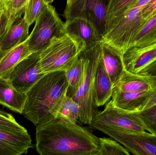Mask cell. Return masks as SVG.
I'll list each match as a JSON object with an SVG mask.
<instances>
[{
    "mask_svg": "<svg viewBox=\"0 0 156 155\" xmlns=\"http://www.w3.org/2000/svg\"><path fill=\"white\" fill-rule=\"evenodd\" d=\"M151 0H138L130 8L134 7H143L145 6Z\"/></svg>",
    "mask_w": 156,
    "mask_h": 155,
    "instance_id": "cell-34",
    "label": "cell"
},
{
    "mask_svg": "<svg viewBox=\"0 0 156 155\" xmlns=\"http://www.w3.org/2000/svg\"><path fill=\"white\" fill-rule=\"evenodd\" d=\"M156 90V87L147 91L124 92L114 87L111 101L117 108L129 112H137Z\"/></svg>",
    "mask_w": 156,
    "mask_h": 155,
    "instance_id": "cell-14",
    "label": "cell"
},
{
    "mask_svg": "<svg viewBox=\"0 0 156 155\" xmlns=\"http://www.w3.org/2000/svg\"><path fill=\"white\" fill-rule=\"evenodd\" d=\"M29 0H9L5 5L9 15L10 26L24 13Z\"/></svg>",
    "mask_w": 156,
    "mask_h": 155,
    "instance_id": "cell-26",
    "label": "cell"
},
{
    "mask_svg": "<svg viewBox=\"0 0 156 155\" xmlns=\"http://www.w3.org/2000/svg\"><path fill=\"white\" fill-rule=\"evenodd\" d=\"M9 0H4V2L5 5V4H6V3L8 2H9Z\"/></svg>",
    "mask_w": 156,
    "mask_h": 155,
    "instance_id": "cell-38",
    "label": "cell"
},
{
    "mask_svg": "<svg viewBox=\"0 0 156 155\" xmlns=\"http://www.w3.org/2000/svg\"><path fill=\"white\" fill-rule=\"evenodd\" d=\"M101 44L105 66L114 86L125 70L122 54L105 42L101 41Z\"/></svg>",
    "mask_w": 156,
    "mask_h": 155,
    "instance_id": "cell-17",
    "label": "cell"
},
{
    "mask_svg": "<svg viewBox=\"0 0 156 155\" xmlns=\"http://www.w3.org/2000/svg\"><path fill=\"white\" fill-rule=\"evenodd\" d=\"M32 53L27 40L6 52L0 58V77L8 80L16 66Z\"/></svg>",
    "mask_w": 156,
    "mask_h": 155,
    "instance_id": "cell-19",
    "label": "cell"
},
{
    "mask_svg": "<svg viewBox=\"0 0 156 155\" xmlns=\"http://www.w3.org/2000/svg\"><path fill=\"white\" fill-rule=\"evenodd\" d=\"M156 104V90L139 108L138 112L143 111Z\"/></svg>",
    "mask_w": 156,
    "mask_h": 155,
    "instance_id": "cell-33",
    "label": "cell"
},
{
    "mask_svg": "<svg viewBox=\"0 0 156 155\" xmlns=\"http://www.w3.org/2000/svg\"><path fill=\"white\" fill-rule=\"evenodd\" d=\"M54 1V0H44L46 4H50L53 2Z\"/></svg>",
    "mask_w": 156,
    "mask_h": 155,
    "instance_id": "cell-37",
    "label": "cell"
},
{
    "mask_svg": "<svg viewBox=\"0 0 156 155\" xmlns=\"http://www.w3.org/2000/svg\"><path fill=\"white\" fill-rule=\"evenodd\" d=\"M155 42L156 14L149 18L141 28L133 40L130 48L134 46H144Z\"/></svg>",
    "mask_w": 156,
    "mask_h": 155,
    "instance_id": "cell-22",
    "label": "cell"
},
{
    "mask_svg": "<svg viewBox=\"0 0 156 155\" xmlns=\"http://www.w3.org/2000/svg\"><path fill=\"white\" fill-rule=\"evenodd\" d=\"M68 87L65 71L46 74L27 93L22 114L36 126L54 119Z\"/></svg>",
    "mask_w": 156,
    "mask_h": 155,
    "instance_id": "cell-2",
    "label": "cell"
},
{
    "mask_svg": "<svg viewBox=\"0 0 156 155\" xmlns=\"http://www.w3.org/2000/svg\"><path fill=\"white\" fill-rule=\"evenodd\" d=\"M138 0H111L107 14L105 24L121 16Z\"/></svg>",
    "mask_w": 156,
    "mask_h": 155,
    "instance_id": "cell-25",
    "label": "cell"
},
{
    "mask_svg": "<svg viewBox=\"0 0 156 155\" xmlns=\"http://www.w3.org/2000/svg\"><path fill=\"white\" fill-rule=\"evenodd\" d=\"M10 27L9 14L5 7L0 10V38Z\"/></svg>",
    "mask_w": 156,
    "mask_h": 155,
    "instance_id": "cell-31",
    "label": "cell"
},
{
    "mask_svg": "<svg viewBox=\"0 0 156 155\" xmlns=\"http://www.w3.org/2000/svg\"><path fill=\"white\" fill-rule=\"evenodd\" d=\"M39 59V52L33 53L13 70L8 80L17 91L27 93L44 75L40 68Z\"/></svg>",
    "mask_w": 156,
    "mask_h": 155,
    "instance_id": "cell-10",
    "label": "cell"
},
{
    "mask_svg": "<svg viewBox=\"0 0 156 155\" xmlns=\"http://www.w3.org/2000/svg\"><path fill=\"white\" fill-rule=\"evenodd\" d=\"M144 7L129 8L121 16L105 24L101 41L123 54L130 48L134 38L148 20L142 16Z\"/></svg>",
    "mask_w": 156,
    "mask_h": 155,
    "instance_id": "cell-4",
    "label": "cell"
},
{
    "mask_svg": "<svg viewBox=\"0 0 156 155\" xmlns=\"http://www.w3.org/2000/svg\"><path fill=\"white\" fill-rule=\"evenodd\" d=\"M138 74L148 77L153 87H156V60Z\"/></svg>",
    "mask_w": 156,
    "mask_h": 155,
    "instance_id": "cell-30",
    "label": "cell"
},
{
    "mask_svg": "<svg viewBox=\"0 0 156 155\" xmlns=\"http://www.w3.org/2000/svg\"><path fill=\"white\" fill-rule=\"evenodd\" d=\"M64 32L80 45L83 50L101 41L92 25L80 18L66 21Z\"/></svg>",
    "mask_w": 156,
    "mask_h": 155,
    "instance_id": "cell-13",
    "label": "cell"
},
{
    "mask_svg": "<svg viewBox=\"0 0 156 155\" xmlns=\"http://www.w3.org/2000/svg\"><path fill=\"white\" fill-rule=\"evenodd\" d=\"M129 151L117 141L110 138H99V150L95 155H129Z\"/></svg>",
    "mask_w": 156,
    "mask_h": 155,
    "instance_id": "cell-24",
    "label": "cell"
},
{
    "mask_svg": "<svg viewBox=\"0 0 156 155\" xmlns=\"http://www.w3.org/2000/svg\"><path fill=\"white\" fill-rule=\"evenodd\" d=\"M76 1V0H67L66 6V7H67V6L71 5Z\"/></svg>",
    "mask_w": 156,
    "mask_h": 155,
    "instance_id": "cell-36",
    "label": "cell"
},
{
    "mask_svg": "<svg viewBox=\"0 0 156 155\" xmlns=\"http://www.w3.org/2000/svg\"><path fill=\"white\" fill-rule=\"evenodd\" d=\"M88 125L90 128L95 126L102 125L133 132L146 131L142 121L134 112L117 108L114 106L112 101L106 104L104 110L96 113Z\"/></svg>",
    "mask_w": 156,
    "mask_h": 155,
    "instance_id": "cell-9",
    "label": "cell"
},
{
    "mask_svg": "<svg viewBox=\"0 0 156 155\" xmlns=\"http://www.w3.org/2000/svg\"><path fill=\"white\" fill-rule=\"evenodd\" d=\"M111 0H76L66 7V21L75 18L83 19L90 23L100 37L105 32V19Z\"/></svg>",
    "mask_w": 156,
    "mask_h": 155,
    "instance_id": "cell-8",
    "label": "cell"
},
{
    "mask_svg": "<svg viewBox=\"0 0 156 155\" xmlns=\"http://www.w3.org/2000/svg\"><path fill=\"white\" fill-rule=\"evenodd\" d=\"M30 25L23 17L17 19L0 38V58L6 52L26 41Z\"/></svg>",
    "mask_w": 156,
    "mask_h": 155,
    "instance_id": "cell-15",
    "label": "cell"
},
{
    "mask_svg": "<svg viewBox=\"0 0 156 155\" xmlns=\"http://www.w3.org/2000/svg\"><path fill=\"white\" fill-rule=\"evenodd\" d=\"M47 4L44 0H29L23 16L29 25L35 22Z\"/></svg>",
    "mask_w": 156,
    "mask_h": 155,
    "instance_id": "cell-28",
    "label": "cell"
},
{
    "mask_svg": "<svg viewBox=\"0 0 156 155\" xmlns=\"http://www.w3.org/2000/svg\"><path fill=\"white\" fill-rule=\"evenodd\" d=\"M125 70L138 74L156 60V42L144 45L134 46L127 49L122 54Z\"/></svg>",
    "mask_w": 156,
    "mask_h": 155,
    "instance_id": "cell-12",
    "label": "cell"
},
{
    "mask_svg": "<svg viewBox=\"0 0 156 155\" xmlns=\"http://www.w3.org/2000/svg\"><path fill=\"white\" fill-rule=\"evenodd\" d=\"M101 42L80 53L84 65L83 77L80 86L72 98L80 106L79 121L84 124L90 123L98 112V107L94 102V81L97 66L102 57Z\"/></svg>",
    "mask_w": 156,
    "mask_h": 155,
    "instance_id": "cell-3",
    "label": "cell"
},
{
    "mask_svg": "<svg viewBox=\"0 0 156 155\" xmlns=\"http://www.w3.org/2000/svg\"><path fill=\"white\" fill-rule=\"evenodd\" d=\"M27 98L26 93L17 91L9 80L0 77V104L22 114Z\"/></svg>",
    "mask_w": 156,
    "mask_h": 155,
    "instance_id": "cell-18",
    "label": "cell"
},
{
    "mask_svg": "<svg viewBox=\"0 0 156 155\" xmlns=\"http://www.w3.org/2000/svg\"><path fill=\"white\" fill-rule=\"evenodd\" d=\"M93 129L101 131L135 155H156V135L147 131L133 132L106 126H95Z\"/></svg>",
    "mask_w": 156,
    "mask_h": 155,
    "instance_id": "cell-7",
    "label": "cell"
},
{
    "mask_svg": "<svg viewBox=\"0 0 156 155\" xmlns=\"http://www.w3.org/2000/svg\"><path fill=\"white\" fill-rule=\"evenodd\" d=\"M114 87L124 92L147 91L154 88L148 77L126 70Z\"/></svg>",
    "mask_w": 156,
    "mask_h": 155,
    "instance_id": "cell-20",
    "label": "cell"
},
{
    "mask_svg": "<svg viewBox=\"0 0 156 155\" xmlns=\"http://www.w3.org/2000/svg\"><path fill=\"white\" fill-rule=\"evenodd\" d=\"M80 115V106L72 97L66 95L58 110L56 117H62L76 123L79 121Z\"/></svg>",
    "mask_w": 156,
    "mask_h": 155,
    "instance_id": "cell-23",
    "label": "cell"
},
{
    "mask_svg": "<svg viewBox=\"0 0 156 155\" xmlns=\"http://www.w3.org/2000/svg\"><path fill=\"white\" fill-rule=\"evenodd\" d=\"M156 14V0H151L142 10V16L144 19L148 20Z\"/></svg>",
    "mask_w": 156,
    "mask_h": 155,
    "instance_id": "cell-32",
    "label": "cell"
},
{
    "mask_svg": "<svg viewBox=\"0 0 156 155\" xmlns=\"http://www.w3.org/2000/svg\"><path fill=\"white\" fill-rule=\"evenodd\" d=\"M113 88V85L105 69L102 55L94 77V102L97 107L104 105L110 100Z\"/></svg>",
    "mask_w": 156,
    "mask_h": 155,
    "instance_id": "cell-16",
    "label": "cell"
},
{
    "mask_svg": "<svg viewBox=\"0 0 156 155\" xmlns=\"http://www.w3.org/2000/svg\"><path fill=\"white\" fill-rule=\"evenodd\" d=\"M134 113L141 119L146 131L156 135V104Z\"/></svg>",
    "mask_w": 156,
    "mask_h": 155,
    "instance_id": "cell-27",
    "label": "cell"
},
{
    "mask_svg": "<svg viewBox=\"0 0 156 155\" xmlns=\"http://www.w3.org/2000/svg\"><path fill=\"white\" fill-rule=\"evenodd\" d=\"M0 127L19 131H27L20 125L11 114L0 109Z\"/></svg>",
    "mask_w": 156,
    "mask_h": 155,
    "instance_id": "cell-29",
    "label": "cell"
},
{
    "mask_svg": "<svg viewBox=\"0 0 156 155\" xmlns=\"http://www.w3.org/2000/svg\"><path fill=\"white\" fill-rule=\"evenodd\" d=\"M83 48L68 35L54 38L39 52V65L43 73L66 71L79 56Z\"/></svg>",
    "mask_w": 156,
    "mask_h": 155,
    "instance_id": "cell-5",
    "label": "cell"
},
{
    "mask_svg": "<svg viewBox=\"0 0 156 155\" xmlns=\"http://www.w3.org/2000/svg\"><path fill=\"white\" fill-rule=\"evenodd\" d=\"M64 23L55 7L47 4L38 18L27 40L32 53L40 52L56 37L64 34Z\"/></svg>",
    "mask_w": 156,
    "mask_h": 155,
    "instance_id": "cell-6",
    "label": "cell"
},
{
    "mask_svg": "<svg viewBox=\"0 0 156 155\" xmlns=\"http://www.w3.org/2000/svg\"><path fill=\"white\" fill-rule=\"evenodd\" d=\"M83 60L80 53L71 65L65 71L69 86L67 93L68 96L73 97L80 86L83 77Z\"/></svg>",
    "mask_w": 156,
    "mask_h": 155,
    "instance_id": "cell-21",
    "label": "cell"
},
{
    "mask_svg": "<svg viewBox=\"0 0 156 155\" xmlns=\"http://www.w3.org/2000/svg\"><path fill=\"white\" fill-rule=\"evenodd\" d=\"M33 147L31 136L27 131H16L0 127V155L27 154Z\"/></svg>",
    "mask_w": 156,
    "mask_h": 155,
    "instance_id": "cell-11",
    "label": "cell"
},
{
    "mask_svg": "<svg viewBox=\"0 0 156 155\" xmlns=\"http://www.w3.org/2000/svg\"><path fill=\"white\" fill-rule=\"evenodd\" d=\"M5 7L4 0H0V10H2Z\"/></svg>",
    "mask_w": 156,
    "mask_h": 155,
    "instance_id": "cell-35",
    "label": "cell"
},
{
    "mask_svg": "<svg viewBox=\"0 0 156 155\" xmlns=\"http://www.w3.org/2000/svg\"><path fill=\"white\" fill-rule=\"evenodd\" d=\"M36 148L41 155H95L99 138L62 117L36 126Z\"/></svg>",
    "mask_w": 156,
    "mask_h": 155,
    "instance_id": "cell-1",
    "label": "cell"
}]
</instances>
